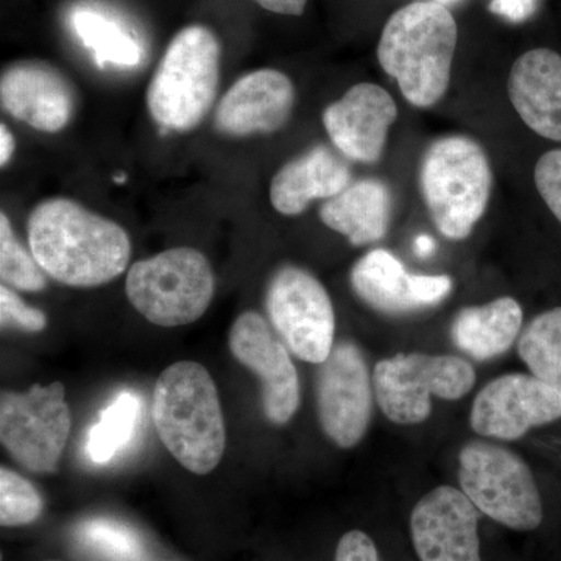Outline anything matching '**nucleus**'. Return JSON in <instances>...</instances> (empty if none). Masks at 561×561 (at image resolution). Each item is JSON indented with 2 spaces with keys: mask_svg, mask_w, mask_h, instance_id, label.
<instances>
[{
  "mask_svg": "<svg viewBox=\"0 0 561 561\" xmlns=\"http://www.w3.org/2000/svg\"><path fill=\"white\" fill-rule=\"evenodd\" d=\"M28 243L41 268L70 287L110 283L131 256L130 238L119 224L68 198H51L32 210Z\"/></svg>",
  "mask_w": 561,
  "mask_h": 561,
  "instance_id": "obj_1",
  "label": "nucleus"
},
{
  "mask_svg": "<svg viewBox=\"0 0 561 561\" xmlns=\"http://www.w3.org/2000/svg\"><path fill=\"white\" fill-rule=\"evenodd\" d=\"M459 28L448 7L416 0L394 11L383 25L378 60L397 80L405 101L430 108L448 91Z\"/></svg>",
  "mask_w": 561,
  "mask_h": 561,
  "instance_id": "obj_2",
  "label": "nucleus"
},
{
  "mask_svg": "<svg viewBox=\"0 0 561 561\" xmlns=\"http://www.w3.org/2000/svg\"><path fill=\"white\" fill-rule=\"evenodd\" d=\"M162 445L195 474H208L227 446L224 413L216 383L198 362L165 368L154 383L151 405Z\"/></svg>",
  "mask_w": 561,
  "mask_h": 561,
  "instance_id": "obj_3",
  "label": "nucleus"
},
{
  "mask_svg": "<svg viewBox=\"0 0 561 561\" xmlns=\"http://www.w3.org/2000/svg\"><path fill=\"white\" fill-rule=\"evenodd\" d=\"M420 186L437 230L451 241H463L489 208V157L467 136L434 140L421 161Z\"/></svg>",
  "mask_w": 561,
  "mask_h": 561,
  "instance_id": "obj_4",
  "label": "nucleus"
},
{
  "mask_svg": "<svg viewBox=\"0 0 561 561\" xmlns=\"http://www.w3.org/2000/svg\"><path fill=\"white\" fill-rule=\"evenodd\" d=\"M220 43L205 25L176 33L147 90V108L161 127L191 131L216 102L220 81Z\"/></svg>",
  "mask_w": 561,
  "mask_h": 561,
  "instance_id": "obj_5",
  "label": "nucleus"
},
{
  "mask_svg": "<svg viewBox=\"0 0 561 561\" xmlns=\"http://www.w3.org/2000/svg\"><path fill=\"white\" fill-rule=\"evenodd\" d=\"M125 290L133 308L150 323L184 327L208 311L216 276L205 254L179 247L133 264Z\"/></svg>",
  "mask_w": 561,
  "mask_h": 561,
  "instance_id": "obj_6",
  "label": "nucleus"
},
{
  "mask_svg": "<svg viewBox=\"0 0 561 561\" xmlns=\"http://www.w3.org/2000/svg\"><path fill=\"white\" fill-rule=\"evenodd\" d=\"M461 491L483 515L512 530L530 531L542 523L540 490L529 465L511 449L470 442L459 454Z\"/></svg>",
  "mask_w": 561,
  "mask_h": 561,
  "instance_id": "obj_7",
  "label": "nucleus"
},
{
  "mask_svg": "<svg viewBox=\"0 0 561 561\" xmlns=\"http://www.w3.org/2000/svg\"><path fill=\"white\" fill-rule=\"evenodd\" d=\"M476 371L470 362L451 354L398 353L379 360L373 387L379 408L398 424L430 419L431 398L457 401L470 393Z\"/></svg>",
  "mask_w": 561,
  "mask_h": 561,
  "instance_id": "obj_8",
  "label": "nucleus"
},
{
  "mask_svg": "<svg viewBox=\"0 0 561 561\" xmlns=\"http://www.w3.org/2000/svg\"><path fill=\"white\" fill-rule=\"evenodd\" d=\"M65 386L35 383L25 393L3 391L0 400V442L21 467L51 474L69 440L70 411Z\"/></svg>",
  "mask_w": 561,
  "mask_h": 561,
  "instance_id": "obj_9",
  "label": "nucleus"
},
{
  "mask_svg": "<svg viewBox=\"0 0 561 561\" xmlns=\"http://www.w3.org/2000/svg\"><path fill=\"white\" fill-rule=\"evenodd\" d=\"M272 328L287 350L309 364H323L334 348V306L312 273L286 265L273 275L265 297Z\"/></svg>",
  "mask_w": 561,
  "mask_h": 561,
  "instance_id": "obj_10",
  "label": "nucleus"
},
{
  "mask_svg": "<svg viewBox=\"0 0 561 561\" xmlns=\"http://www.w3.org/2000/svg\"><path fill=\"white\" fill-rule=\"evenodd\" d=\"M373 378L359 346L341 342L320 364L317 375V413L327 437L343 449L367 434L373 415Z\"/></svg>",
  "mask_w": 561,
  "mask_h": 561,
  "instance_id": "obj_11",
  "label": "nucleus"
},
{
  "mask_svg": "<svg viewBox=\"0 0 561 561\" xmlns=\"http://www.w3.org/2000/svg\"><path fill=\"white\" fill-rule=\"evenodd\" d=\"M561 419V393L540 378L511 373L486 383L472 402L471 430L482 437L519 440Z\"/></svg>",
  "mask_w": 561,
  "mask_h": 561,
  "instance_id": "obj_12",
  "label": "nucleus"
},
{
  "mask_svg": "<svg viewBox=\"0 0 561 561\" xmlns=\"http://www.w3.org/2000/svg\"><path fill=\"white\" fill-rule=\"evenodd\" d=\"M230 350L260 378L262 405L271 423H289L300 405V379L289 350L260 313L243 312L232 323Z\"/></svg>",
  "mask_w": 561,
  "mask_h": 561,
  "instance_id": "obj_13",
  "label": "nucleus"
},
{
  "mask_svg": "<svg viewBox=\"0 0 561 561\" xmlns=\"http://www.w3.org/2000/svg\"><path fill=\"white\" fill-rule=\"evenodd\" d=\"M411 534L421 561H482L479 511L454 486H437L416 502Z\"/></svg>",
  "mask_w": 561,
  "mask_h": 561,
  "instance_id": "obj_14",
  "label": "nucleus"
},
{
  "mask_svg": "<svg viewBox=\"0 0 561 561\" xmlns=\"http://www.w3.org/2000/svg\"><path fill=\"white\" fill-rule=\"evenodd\" d=\"M398 106L390 92L375 83L354 84L323 113L331 142L351 161L375 164L381 160Z\"/></svg>",
  "mask_w": 561,
  "mask_h": 561,
  "instance_id": "obj_15",
  "label": "nucleus"
},
{
  "mask_svg": "<svg viewBox=\"0 0 561 561\" xmlns=\"http://www.w3.org/2000/svg\"><path fill=\"white\" fill-rule=\"evenodd\" d=\"M295 102L297 92L286 73L276 69L253 70L225 92L214 125L221 135L232 138L271 135L286 127Z\"/></svg>",
  "mask_w": 561,
  "mask_h": 561,
  "instance_id": "obj_16",
  "label": "nucleus"
},
{
  "mask_svg": "<svg viewBox=\"0 0 561 561\" xmlns=\"http://www.w3.org/2000/svg\"><path fill=\"white\" fill-rule=\"evenodd\" d=\"M351 286L375 311L402 316L445 300L453 280L446 275H413L394 254L378 249L354 264Z\"/></svg>",
  "mask_w": 561,
  "mask_h": 561,
  "instance_id": "obj_17",
  "label": "nucleus"
},
{
  "mask_svg": "<svg viewBox=\"0 0 561 561\" xmlns=\"http://www.w3.org/2000/svg\"><path fill=\"white\" fill-rule=\"evenodd\" d=\"M0 103L14 119L43 133L68 127L76 111V91L60 70L47 62L20 61L3 70Z\"/></svg>",
  "mask_w": 561,
  "mask_h": 561,
  "instance_id": "obj_18",
  "label": "nucleus"
},
{
  "mask_svg": "<svg viewBox=\"0 0 561 561\" xmlns=\"http://www.w3.org/2000/svg\"><path fill=\"white\" fill-rule=\"evenodd\" d=\"M513 108L541 138L561 142V55L538 47L512 66L507 83Z\"/></svg>",
  "mask_w": 561,
  "mask_h": 561,
  "instance_id": "obj_19",
  "label": "nucleus"
},
{
  "mask_svg": "<svg viewBox=\"0 0 561 561\" xmlns=\"http://www.w3.org/2000/svg\"><path fill=\"white\" fill-rule=\"evenodd\" d=\"M350 184V165L327 146H316L276 172L271 202L283 216H300L312 202L330 201Z\"/></svg>",
  "mask_w": 561,
  "mask_h": 561,
  "instance_id": "obj_20",
  "label": "nucleus"
},
{
  "mask_svg": "<svg viewBox=\"0 0 561 561\" xmlns=\"http://www.w3.org/2000/svg\"><path fill=\"white\" fill-rule=\"evenodd\" d=\"M393 198L381 180L365 179L327 201L320 219L330 230L341 232L351 245H370L386 238L390 228Z\"/></svg>",
  "mask_w": 561,
  "mask_h": 561,
  "instance_id": "obj_21",
  "label": "nucleus"
},
{
  "mask_svg": "<svg viewBox=\"0 0 561 561\" xmlns=\"http://www.w3.org/2000/svg\"><path fill=\"white\" fill-rule=\"evenodd\" d=\"M523 319L522 305L512 297L461 309L453 321L454 345L472 359H494L512 348L522 332Z\"/></svg>",
  "mask_w": 561,
  "mask_h": 561,
  "instance_id": "obj_22",
  "label": "nucleus"
},
{
  "mask_svg": "<svg viewBox=\"0 0 561 561\" xmlns=\"http://www.w3.org/2000/svg\"><path fill=\"white\" fill-rule=\"evenodd\" d=\"M518 354L531 375L561 393V308L535 317L519 335Z\"/></svg>",
  "mask_w": 561,
  "mask_h": 561,
  "instance_id": "obj_23",
  "label": "nucleus"
},
{
  "mask_svg": "<svg viewBox=\"0 0 561 561\" xmlns=\"http://www.w3.org/2000/svg\"><path fill=\"white\" fill-rule=\"evenodd\" d=\"M140 401L133 391H122L91 427L87 454L98 465L110 463L127 448L138 426Z\"/></svg>",
  "mask_w": 561,
  "mask_h": 561,
  "instance_id": "obj_24",
  "label": "nucleus"
},
{
  "mask_svg": "<svg viewBox=\"0 0 561 561\" xmlns=\"http://www.w3.org/2000/svg\"><path fill=\"white\" fill-rule=\"evenodd\" d=\"M73 31L81 43L92 50L99 65L106 62L117 66L139 65V44L127 32L122 31L116 22L106 20L94 11L80 10L72 16Z\"/></svg>",
  "mask_w": 561,
  "mask_h": 561,
  "instance_id": "obj_25",
  "label": "nucleus"
},
{
  "mask_svg": "<svg viewBox=\"0 0 561 561\" xmlns=\"http://www.w3.org/2000/svg\"><path fill=\"white\" fill-rule=\"evenodd\" d=\"M77 538L84 548L116 561H136L142 557L139 535L127 524L110 518H92L81 523Z\"/></svg>",
  "mask_w": 561,
  "mask_h": 561,
  "instance_id": "obj_26",
  "label": "nucleus"
},
{
  "mask_svg": "<svg viewBox=\"0 0 561 561\" xmlns=\"http://www.w3.org/2000/svg\"><path fill=\"white\" fill-rule=\"evenodd\" d=\"M33 254L14 238L13 227L5 213L0 214V278L5 286L24 291L46 287V276Z\"/></svg>",
  "mask_w": 561,
  "mask_h": 561,
  "instance_id": "obj_27",
  "label": "nucleus"
},
{
  "mask_svg": "<svg viewBox=\"0 0 561 561\" xmlns=\"http://www.w3.org/2000/svg\"><path fill=\"white\" fill-rule=\"evenodd\" d=\"M43 497L27 479L10 468L0 470V523L3 527L25 526L39 518Z\"/></svg>",
  "mask_w": 561,
  "mask_h": 561,
  "instance_id": "obj_28",
  "label": "nucleus"
},
{
  "mask_svg": "<svg viewBox=\"0 0 561 561\" xmlns=\"http://www.w3.org/2000/svg\"><path fill=\"white\" fill-rule=\"evenodd\" d=\"M534 180L542 202L561 224V149L542 154L535 165Z\"/></svg>",
  "mask_w": 561,
  "mask_h": 561,
  "instance_id": "obj_29",
  "label": "nucleus"
},
{
  "mask_svg": "<svg viewBox=\"0 0 561 561\" xmlns=\"http://www.w3.org/2000/svg\"><path fill=\"white\" fill-rule=\"evenodd\" d=\"M0 319L2 327H14L27 332H41L47 327L46 316L39 309L25 305L20 295L5 284L0 287Z\"/></svg>",
  "mask_w": 561,
  "mask_h": 561,
  "instance_id": "obj_30",
  "label": "nucleus"
},
{
  "mask_svg": "<svg viewBox=\"0 0 561 561\" xmlns=\"http://www.w3.org/2000/svg\"><path fill=\"white\" fill-rule=\"evenodd\" d=\"M335 561H379L378 548L365 531L351 530L339 541Z\"/></svg>",
  "mask_w": 561,
  "mask_h": 561,
  "instance_id": "obj_31",
  "label": "nucleus"
},
{
  "mask_svg": "<svg viewBox=\"0 0 561 561\" xmlns=\"http://www.w3.org/2000/svg\"><path fill=\"white\" fill-rule=\"evenodd\" d=\"M537 0H491L490 11L512 22H523L531 16Z\"/></svg>",
  "mask_w": 561,
  "mask_h": 561,
  "instance_id": "obj_32",
  "label": "nucleus"
},
{
  "mask_svg": "<svg viewBox=\"0 0 561 561\" xmlns=\"http://www.w3.org/2000/svg\"><path fill=\"white\" fill-rule=\"evenodd\" d=\"M262 9L284 16H301L308 0H254Z\"/></svg>",
  "mask_w": 561,
  "mask_h": 561,
  "instance_id": "obj_33",
  "label": "nucleus"
},
{
  "mask_svg": "<svg viewBox=\"0 0 561 561\" xmlns=\"http://www.w3.org/2000/svg\"><path fill=\"white\" fill-rule=\"evenodd\" d=\"M14 150H16V140H14L13 133L5 124L0 125V165L2 168L9 164Z\"/></svg>",
  "mask_w": 561,
  "mask_h": 561,
  "instance_id": "obj_34",
  "label": "nucleus"
},
{
  "mask_svg": "<svg viewBox=\"0 0 561 561\" xmlns=\"http://www.w3.org/2000/svg\"><path fill=\"white\" fill-rule=\"evenodd\" d=\"M435 241L434 239L430 238L427 234H421L419 238L415 239V243H413V250H415V254L419 257H423V260H426V257H431L432 254L435 253Z\"/></svg>",
  "mask_w": 561,
  "mask_h": 561,
  "instance_id": "obj_35",
  "label": "nucleus"
},
{
  "mask_svg": "<svg viewBox=\"0 0 561 561\" xmlns=\"http://www.w3.org/2000/svg\"><path fill=\"white\" fill-rule=\"evenodd\" d=\"M431 2L440 3L443 7H453L457 5V3L463 2V0H431Z\"/></svg>",
  "mask_w": 561,
  "mask_h": 561,
  "instance_id": "obj_36",
  "label": "nucleus"
}]
</instances>
